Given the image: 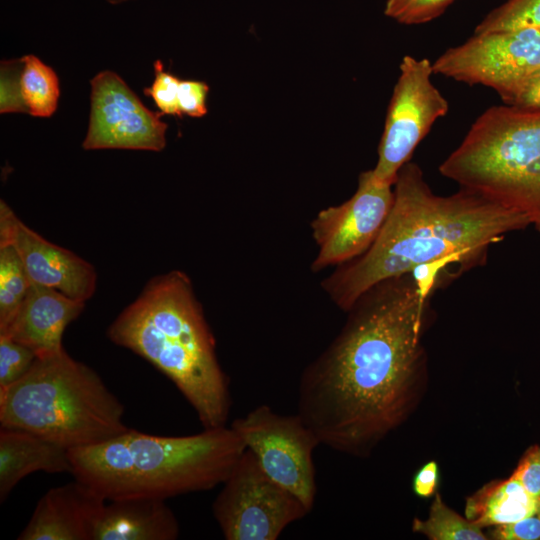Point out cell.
I'll return each mask as SVG.
<instances>
[{"instance_id":"10","label":"cell","mask_w":540,"mask_h":540,"mask_svg":"<svg viewBox=\"0 0 540 540\" xmlns=\"http://www.w3.org/2000/svg\"><path fill=\"white\" fill-rule=\"evenodd\" d=\"M433 66L427 58L405 55L388 106L378 147L374 177L394 185L400 169L433 124L449 111L448 100L433 84Z\"/></svg>"},{"instance_id":"4","label":"cell","mask_w":540,"mask_h":540,"mask_svg":"<svg viewBox=\"0 0 540 540\" xmlns=\"http://www.w3.org/2000/svg\"><path fill=\"white\" fill-rule=\"evenodd\" d=\"M246 447L230 427L186 436L128 429L101 444L68 450L74 479L106 501L176 496L221 485Z\"/></svg>"},{"instance_id":"31","label":"cell","mask_w":540,"mask_h":540,"mask_svg":"<svg viewBox=\"0 0 540 540\" xmlns=\"http://www.w3.org/2000/svg\"><path fill=\"white\" fill-rule=\"evenodd\" d=\"M439 485V468L435 461H429L416 473L413 480V491L421 498H429Z\"/></svg>"},{"instance_id":"1","label":"cell","mask_w":540,"mask_h":540,"mask_svg":"<svg viewBox=\"0 0 540 540\" xmlns=\"http://www.w3.org/2000/svg\"><path fill=\"white\" fill-rule=\"evenodd\" d=\"M432 295L411 274L364 292L341 331L301 373L298 415L321 444L367 456L413 408Z\"/></svg>"},{"instance_id":"25","label":"cell","mask_w":540,"mask_h":540,"mask_svg":"<svg viewBox=\"0 0 540 540\" xmlns=\"http://www.w3.org/2000/svg\"><path fill=\"white\" fill-rule=\"evenodd\" d=\"M22 59L0 64V113H28L21 87Z\"/></svg>"},{"instance_id":"21","label":"cell","mask_w":540,"mask_h":540,"mask_svg":"<svg viewBox=\"0 0 540 540\" xmlns=\"http://www.w3.org/2000/svg\"><path fill=\"white\" fill-rule=\"evenodd\" d=\"M412 528L414 532L431 540L487 539L480 526L447 507L438 493L432 502L428 518L424 521L415 518Z\"/></svg>"},{"instance_id":"18","label":"cell","mask_w":540,"mask_h":540,"mask_svg":"<svg viewBox=\"0 0 540 540\" xmlns=\"http://www.w3.org/2000/svg\"><path fill=\"white\" fill-rule=\"evenodd\" d=\"M538 511L539 503L513 475L489 483L466 503L467 519L481 528L515 522Z\"/></svg>"},{"instance_id":"23","label":"cell","mask_w":540,"mask_h":540,"mask_svg":"<svg viewBox=\"0 0 540 540\" xmlns=\"http://www.w3.org/2000/svg\"><path fill=\"white\" fill-rule=\"evenodd\" d=\"M36 358L29 347L0 334V390L22 378Z\"/></svg>"},{"instance_id":"8","label":"cell","mask_w":540,"mask_h":540,"mask_svg":"<svg viewBox=\"0 0 540 540\" xmlns=\"http://www.w3.org/2000/svg\"><path fill=\"white\" fill-rule=\"evenodd\" d=\"M230 427L263 471L310 512L317 492L313 452L321 443L298 413L279 414L262 404L233 420Z\"/></svg>"},{"instance_id":"28","label":"cell","mask_w":540,"mask_h":540,"mask_svg":"<svg viewBox=\"0 0 540 540\" xmlns=\"http://www.w3.org/2000/svg\"><path fill=\"white\" fill-rule=\"evenodd\" d=\"M512 475L540 507V446L526 451Z\"/></svg>"},{"instance_id":"13","label":"cell","mask_w":540,"mask_h":540,"mask_svg":"<svg viewBox=\"0 0 540 540\" xmlns=\"http://www.w3.org/2000/svg\"><path fill=\"white\" fill-rule=\"evenodd\" d=\"M0 244L11 245L32 283L86 302L96 289L97 274L89 262L28 227L0 201Z\"/></svg>"},{"instance_id":"5","label":"cell","mask_w":540,"mask_h":540,"mask_svg":"<svg viewBox=\"0 0 540 540\" xmlns=\"http://www.w3.org/2000/svg\"><path fill=\"white\" fill-rule=\"evenodd\" d=\"M125 408L98 373L66 351L37 357L0 390L1 427L31 432L68 450L126 432Z\"/></svg>"},{"instance_id":"2","label":"cell","mask_w":540,"mask_h":540,"mask_svg":"<svg viewBox=\"0 0 540 540\" xmlns=\"http://www.w3.org/2000/svg\"><path fill=\"white\" fill-rule=\"evenodd\" d=\"M393 188V206L373 245L321 283L344 312L375 284L421 265H436L453 280L484 264L491 245L507 233L532 224L526 215L464 188L435 194L414 162L400 169Z\"/></svg>"},{"instance_id":"7","label":"cell","mask_w":540,"mask_h":540,"mask_svg":"<svg viewBox=\"0 0 540 540\" xmlns=\"http://www.w3.org/2000/svg\"><path fill=\"white\" fill-rule=\"evenodd\" d=\"M221 485L212 513L226 540H276L310 513L263 471L248 449Z\"/></svg>"},{"instance_id":"9","label":"cell","mask_w":540,"mask_h":540,"mask_svg":"<svg viewBox=\"0 0 540 540\" xmlns=\"http://www.w3.org/2000/svg\"><path fill=\"white\" fill-rule=\"evenodd\" d=\"M432 66L434 74L489 87L510 105L527 77L540 66V29L474 33L464 43L448 48Z\"/></svg>"},{"instance_id":"16","label":"cell","mask_w":540,"mask_h":540,"mask_svg":"<svg viewBox=\"0 0 540 540\" xmlns=\"http://www.w3.org/2000/svg\"><path fill=\"white\" fill-rule=\"evenodd\" d=\"M166 500L132 498L106 501L92 540H175L180 527Z\"/></svg>"},{"instance_id":"6","label":"cell","mask_w":540,"mask_h":540,"mask_svg":"<svg viewBox=\"0 0 540 540\" xmlns=\"http://www.w3.org/2000/svg\"><path fill=\"white\" fill-rule=\"evenodd\" d=\"M439 172L532 224L540 221V110L487 108Z\"/></svg>"},{"instance_id":"15","label":"cell","mask_w":540,"mask_h":540,"mask_svg":"<svg viewBox=\"0 0 540 540\" xmlns=\"http://www.w3.org/2000/svg\"><path fill=\"white\" fill-rule=\"evenodd\" d=\"M85 302L32 283L10 324L0 334L29 347L37 357L64 349L66 327L83 312Z\"/></svg>"},{"instance_id":"27","label":"cell","mask_w":540,"mask_h":540,"mask_svg":"<svg viewBox=\"0 0 540 540\" xmlns=\"http://www.w3.org/2000/svg\"><path fill=\"white\" fill-rule=\"evenodd\" d=\"M209 87L205 82L181 80L178 91V106L182 114L202 117L207 113V94Z\"/></svg>"},{"instance_id":"12","label":"cell","mask_w":540,"mask_h":540,"mask_svg":"<svg viewBox=\"0 0 540 540\" xmlns=\"http://www.w3.org/2000/svg\"><path fill=\"white\" fill-rule=\"evenodd\" d=\"M91 108L85 150L131 149L162 151L167 124L149 110L115 72L104 70L90 81Z\"/></svg>"},{"instance_id":"30","label":"cell","mask_w":540,"mask_h":540,"mask_svg":"<svg viewBox=\"0 0 540 540\" xmlns=\"http://www.w3.org/2000/svg\"><path fill=\"white\" fill-rule=\"evenodd\" d=\"M510 105L525 110H540V66L527 77Z\"/></svg>"},{"instance_id":"22","label":"cell","mask_w":540,"mask_h":540,"mask_svg":"<svg viewBox=\"0 0 540 540\" xmlns=\"http://www.w3.org/2000/svg\"><path fill=\"white\" fill-rule=\"evenodd\" d=\"M540 28V0H507L476 26L474 33Z\"/></svg>"},{"instance_id":"26","label":"cell","mask_w":540,"mask_h":540,"mask_svg":"<svg viewBox=\"0 0 540 540\" xmlns=\"http://www.w3.org/2000/svg\"><path fill=\"white\" fill-rule=\"evenodd\" d=\"M180 79L164 70L160 60L154 62V80L144 94L152 98L161 114L181 116L178 106Z\"/></svg>"},{"instance_id":"35","label":"cell","mask_w":540,"mask_h":540,"mask_svg":"<svg viewBox=\"0 0 540 540\" xmlns=\"http://www.w3.org/2000/svg\"><path fill=\"white\" fill-rule=\"evenodd\" d=\"M538 29H540V28H538Z\"/></svg>"},{"instance_id":"19","label":"cell","mask_w":540,"mask_h":540,"mask_svg":"<svg viewBox=\"0 0 540 540\" xmlns=\"http://www.w3.org/2000/svg\"><path fill=\"white\" fill-rule=\"evenodd\" d=\"M21 59L22 95L28 113L34 117H51L60 97L58 75L35 55H25Z\"/></svg>"},{"instance_id":"3","label":"cell","mask_w":540,"mask_h":540,"mask_svg":"<svg viewBox=\"0 0 540 540\" xmlns=\"http://www.w3.org/2000/svg\"><path fill=\"white\" fill-rule=\"evenodd\" d=\"M107 336L169 378L203 428L227 425L232 405L229 379L186 273L171 270L152 278L110 324Z\"/></svg>"},{"instance_id":"14","label":"cell","mask_w":540,"mask_h":540,"mask_svg":"<svg viewBox=\"0 0 540 540\" xmlns=\"http://www.w3.org/2000/svg\"><path fill=\"white\" fill-rule=\"evenodd\" d=\"M106 500L74 479L49 489L37 502L18 540H92Z\"/></svg>"},{"instance_id":"11","label":"cell","mask_w":540,"mask_h":540,"mask_svg":"<svg viewBox=\"0 0 540 540\" xmlns=\"http://www.w3.org/2000/svg\"><path fill=\"white\" fill-rule=\"evenodd\" d=\"M394 202L393 185L362 172L355 193L340 205L316 214L310 223L318 248L313 272L337 267L363 255L379 236Z\"/></svg>"},{"instance_id":"29","label":"cell","mask_w":540,"mask_h":540,"mask_svg":"<svg viewBox=\"0 0 540 540\" xmlns=\"http://www.w3.org/2000/svg\"><path fill=\"white\" fill-rule=\"evenodd\" d=\"M491 536L496 540H540V516L534 514L515 522L495 526Z\"/></svg>"},{"instance_id":"32","label":"cell","mask_w":540,"mask_h":540,"mask_svg":"<svg viewBox=\"0 0 540 540\" xmlns=\"http://www.w3.org/2000/svg\"><path fill=\"white\" fill-rule=\"evenodd\" d=\"M106 1L110 4L117 5V4L125 3L128 1H132V0H106Z\"/></svg>"},{"instance_id":"33","label":"cell","mask_w":540,"mask_h":540,"mask_svg":"<svg viewBox=\"0 0 540 540\" xmlns=\"http://www.w3.org/2000/svg\"><path fill=\"white\" fill-rule=\"evenodd\" d=\"M535 228L540 232V221L534 223Z\"/></svg>"},{"instance_id":"17","label":"cell","mask_w":540,"mask_h":540,"mask_svg":"<svg viewBox=\"0 0 540 540\" xmlns=\"http://www.w3.org/2000/svg\"><path fill=\"white\" fill-rule=\"evenodd\" d=\"M40 471L71 474L68 449L28 431L1 427L0 502L24 477Z\"/></svg>"},{"instance_id":"20","label":"cell","mask_w":540,"mask_h":540,"mask_svg":"<svg viewBox=\"0 0 540 540\" xmlns=\"http://www.w3.org/2000/svg\"><path fill=\"white\" fill-rule=\"evenodd\" d=\"M31 284L16 250L0 244V332L12 321Z\"/></svg>"},{"instance_id":"34","label":"cell","mask_w":540,"mask_h":540,"mask_svg":"<svg viewBox=\"0 0 540 540\" xmlns=\"http://www.w3.org/2000/svg\"><path fill=\"white\" fill-rule=\"evenodd\" d=\"M537 514H538V515L540 516V507H539V511H538V513H537Z\"/></svg>"},{"instance_id":"24","label":"cell","mask_w":540,"mask_h":540,"mask_svg":"<svg viewBox=\"0 0 540 540\" xmlns=\"http://www.w3.org/2000/svg\"><path fill=\"white\" fill-rule=\"evenodd\" d=\"M453 1L387 0L384 14L401 24H422L440 16Z\"/></svg>"}]
</instances>
